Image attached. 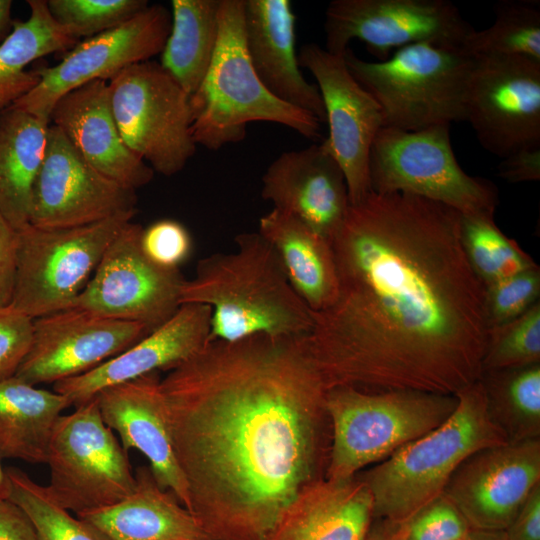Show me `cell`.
Instances as JSON below:
<instances>
[{"mask_svg": "<svg viewBox=\"0 0 540 540\" xmlns=\"http://www.w3.org/2000/svg\"><path fill=\"white\" fill-rule=\"evenodd\" d=\"M94 398L123 448L140 452L159 486L188 509L187 485L174 453L158 372L105 388Z\"/></svg>", "mask_w": 540, "mask_h": 540, "instance_id": "22", "label": "cell"}, {"mask_svg": "<svg viewBox=\"0 0 540 540\" xmlns=\"http://www.w3.org/2000/svg\"><path fill=\"white\" fill-rule=\"evenodd\" d=\"M540 483V439L478 450L454 471L443 494L472 530L505 531Z\"/></svg>", "mask_w": 540, "mask_h": 540, "instance_id": "19", "label": "cell"}, {"mask_svg": "<svg viewBox=\"0 0 540 540\" xmlns=\"http://www.w3.org/2000/svg\"><path fill=\"white\" fill-rule=\"evenodd\" d=\"M464 121L481 146L501 159L540 146V62L525 57L474 59Z\"/></svg>", "mask_w": 540, "mask_h": 540, "instance_id": "15", "label": "cell"}, {"mask_svg": "<svg viewBox=\"0 0 540 540\" xmlns=\"http://www.w3.org/2000/svg\"><path fill=\"white\" fill-rule=\"evenodd\" d=\"M211 310L201 304H182L164 324L96 368L53 384L75 407L105 388L144 375L170 371L209 342Z\"/></svg>", "mask_w": 540, "mask_h": 540, "instance_id": "21", "label": "cell"}, {"mask_svg": "<svg viewBox=\"0 0 540 540\" xmlns=\"http://www.w3.org/2000/svg\"><path fill=\"white\" fill-rule=\"evenodd\" d=\"M180 303L210 308L209 341L306 335L313 326L312 311L258 231L237 235L231 252L199 260L193 278L181 287Z\"/></svg>", "mask_w": 540, "mask_h": 540, "instance_id": "3", "label": "cell"}, {"mask_svg": "<svg viewBox=\"0 0 540 540\" xmlns=\"http://www.w3.org/2000/svg\"><path fill=\"white\" fill-rule=\"evenodd\" d=\"M470 540H507L505 531H477L473 530Z\"/></svg>", "mask_w": 540, "mask_h": 540, "instance_id": "48", "label": "cell"}, {"mask_svg": "<svg viewBox=\"0 0 540 540\" xmlns=\"http://www.w3.org/2000/svg\"><path fill=\"white\" fill-rule=\"evenodd\" d=\"M127 454L93 398L57 420L45 461L46 488L75 515L117 503L136 483Z\"/></svg>", "mask_w": 540, "mask_h": 540, "instance_id": "10", "label": "cell"}, {"mask_svg": "<svg viewBox=\"0 0 540 540\" xmlns=\"http://www.w3.org/2000/svg\"><path fill=\"white\" fill-rule=\"evenodd\" d=\"M64 395L13 376L0 382V457L45 464L59 417L71 406Z\"/></svg>", "mask_w": 540, "mask_h": 540, "instance_id": "29", "label": "cell"}, {"mask_svg": "<svg viewBox=\"0 0 540 540\" xmlns=\"http://www.w3.org/2000/svg\"><path fill=\"white\" fill-rule=\"evenodd\" d=\"M135 478L124 499L76 516L101 540H210L188 509L159 486L148 466L138 468Z\"/></svg>", "mask_w": 540, "mask_h": 540, "instance_id": "26", "label": "cell"}, {"mask_svg": "<svg viewBox=\"0 0 540 540\" xmlns=\"http://www.w3.org/2000/svg\"><path fill=\"white\" fill-rule=\"evenodd\" d=\"M375 519L367 484L318 479L284 511L267 540H365Z\"/></svg>", "mask_w": 540, "mask_h": 540, "instance_id": "25", "label": "cell"}, {"mask_svg": "<svg viewBox=\"0 0 540 540\" xmlns=\"http://www.w3.org/2000/svg\"><path fill=\"white\" fill-rule=\"evenodd\" d=\"M497 174L508 183L540 180V146L525 147L502 158Z\"/></svg>", "mask_w": 540, "mask_h": 540, "instance_id": "43", "label": "cell"}, {"mask_svg": "<svg viewBox=\"0 0 540 540\" xmlns=\"http://www.w3.org/2000/svg\"><path fill=\"white\" fill-rule=\"evenodd\" d=\"M0 540H40L28 515L6 498L0 499Z\"/></svg>", "mask_w": 540, "mask_h": 540, "instance_id": "45", "label": "cell"}, {"mask_svg": "<svg viewBox=\"0 0 540 540\" xmlns=\"http://www.w3.org/2000/svg\"><path fill=\"white\" fill-rule=\"evenodd\" d=\"M471 537V536H470ZM470 540V539H469Z\"/></svg>", "mask_w": 540, "mask_h": 540, "instance_id": "50", "label": "cell"}, {"mask_svg": "<svg viewBox=\"0 0 540 540\" xmlns=\"http://www.w3.org/2000/svg\"><path fill=\"white\" fill-rule=\"evenodd\" d=\"M49 122L9 107L0 113V213L16 229L29 223Z\"/></svg>", "mask_w": 540, "mask_h": 540, "instance_id": "28", "label": "cell"}, {"mask_svg": "<svg viewBox=\"0 0 540 540\" xmlns=\"http://www.w3.org/2000/svg\"><path fill=\"white\" fill-rule=\"evenodd\" d=\"M346 65L380 107L383 127L405 131L464 121V102L474 59L461 48L430 42L366 61L350 48Z\"/></svg>", "mask_w": 540, "mask_h": 540, "instance_id": "7", "label": "cell"}, {"mask_svg": "<svg viewBox=\"0 0 540 540\" xmlns=\"http://www.w3.org/2000/svg\"><path fill=\"white\" fill-rule=\"evenodd\" d=\"M402 526L405 540H469L473 531L443 493L402 522Z\"/></svg>", "mask_w": 540, "mask_h": 540, "instance_id": "39", "label": "cell"}, {"mask_svg": "<svg viewBox=\"0 0 540 540\" xmlns=\"http://www.w3.org/2000/svg\"><path fill=\"white\" fill-rule=\"evenodd\" d=\"M151 330L79 308L33 319L31 347L15 376L32 385L86 373L123 352Z\"/></svg>", "mask_w": 540, "mask_h": 540, "instance_id": "18", "label": "cell"}, {"mask_svg": "<svg viewBox=\"0 0 540 540\" xmlns=\"http://www.w3.org/2000/svg\"><path fill=\"white\" fill-rule=\"evenodd\" d=\"M494 21L474 29L462 44L473 59L525 57L540 62V2L501 0L494 4Z\"/></svg>", "mask_w": 540, "mask_h": 540, "instance_id": "33", "label": "cell"}, {"mask_svg": "<svg viewBox=\"0 0 540 540\" xmlns=\"http://www.w3.org/2000/svg\"><path fill=\"white\" fill-rule=\"evenodd\" d=\"M161 387L188 511L210 540H267L325 477L327 388L308 334L209 341Z\"/></svg>", "mask_w": 540, "mask_h": 540, "instance_id": "2", "label": "cell"}, {"mask_svg": "<svg viewBox=\"0 0 540 540\" xmlns=\"http://www.w3.org/2000/svg\"><path fill=\"white\" fill-rule=\"evenodd\" d=\"M27 3L29 17L13 21L11 32L0 43V113L38 84L37 72L26 70L30 63L52 53L68 51L79 42L54 20L46 0Z\"/></svg>", "mask_w": 540, "mask_h": 540, "instance_id": "30", "label": "cell"}, {"mask_svg": "<svg viewBox=\"0 0 540 540\" xmlns=\"http://www.w3.org/2000/svg\"><path fill=\"white\" fill-rule=\"evenodd\" d=\"M17 230L0 213V308L11 305L17 273Z\"/></svg>", "mask_w": 540, "mask_h": 540, "instance_id": "42", "label": "cell"}, {"mask_svg": "<svg viewBox=\"0 0 540 540\" xmlns=\"http://www.w3.org/2000/svg\"><path fill=\"white\" fill-rule=\"evenodd\" d=\"M540 363V301L519 317L488 329L482 371Z\"/></svg>", "mask_w": 540, "mask_h": 540, "instance_id": "36", "label": "cell"}, {"mask_svg": "<svg viewBox=\"0 0 540 540\" xmlns=\"http://www.w3.org/2000/svg\"><path fill=\"white\" fill-rule=\"evenodd\" d=\"M171 29V12L149 5L127 22L78 42L54 66L35 71L38 84L12 107L47 120L68 92L95 80L110 81L124 68L161 54Z\"/></svg>", "mask_w": 540, "mask_h": 540, "instance_id": "14", "label": "cell"}, {"mask_svg": "<svg viewBox=\"0 0 540 540\" xmlns=\"http://www.w3.org/2000/svg\"><path fill=\"white\" fill-rule=\"evenodd\" d=\"M142 230L132 221L122 228L70 308L139 323L151 331L175 314L185 278L179 269L158 266L145 255Z\"/></svg>", "mask_w": 540, "mask_h": 540, "instance_id": "13", "label": "cell"}, {"mask_svg": "<svg viewBox=\"0 0 540 540\" xmlns=\"http://www.w3.org/2000/svg\"><path fill=\"white\" fill-rule=\"evenodd\" d=\"M11 8V0H0V43L12 30Z\"/></svg>", "mask_w": 540, "mask_h": 540, "instance_id": "47", "label": "cell"}, {"mask_svg": "<svg viewBox=\"0 0 540 540\" xmlns=\"http://www.w3.org/2000/svg\"><path fill=\"white\" fill-rule=\"evenodd\" d=\"M54 20L74 38H90L113 29L143 10L146 0H47Z\"/></svg>", "mask_w": 540, "mask_h": 540, "instance_id": "37", "label": "cell"}, {"mask_svg": "<svg viewBox=\"0 0 540 540\" xmlns=\"http://www.w3.org/2000/svg\"><path fill=\"white\" fill-rule=\"evenodd\" d=\"M220 2H171V29L159 63L190 97L202 84L215 53Z\"/></svg>", "mask_w": 540, "mask_h": 540, "instance_id": "31", "label": "cell"}, {"mask_svg": "<svg viewBox=\"0 0 540 540\" xmlns=\"http://www.w3.org/2000/svg\"><path fill=\"white\" fill-rule=\"evenodd\" d=\"M136 191L91 166L49 123L44 158L37 175L29 223L40 228H72L137 210Z\"/></svg>", "mask_w": 540, "mask_h": 540, "instance_id": "16", "label": "cell"}, {"mask_svg": "<svg viewBox=\"0 0 540 540\" xmlns=\"http://www.w3.org/2000/svg\"><path fill=\"white\" fill-rule=\"evenodd\" d=\"M365 540H405L402 523L375 518Z\"/></svg>", "mask_w": 540, "mask_h": 540, "instance_id": "46", "label": "cell"}, {"mask_svg": "<svg viewBox=\"0 0 540 540\" xmlns=\"http://www.w3.org/2000/svg\"><path fill=\"white\" fill-rule=\"evenodd\" d=\"M298 62L317 82L329 126L324 141L344 172L350 203H356L371 192L369 155L383 127L380 107L350 73L344 55L306 43Z\"/></svg>", "mask_w": 540, "mask_h": 540, "instance_id": "17", "label": "cell"}, {"mask_svg": "<svg viewBox=\"0 0 540 540\" xmlns=\"http://www.w3.org/2000/svg\"><path fill=\"white\" fill-rule=\"evenodd\" d=\"M6 490V472L5 468L2 467L0 457V499L6 498Z\"/></svg>", "mask_w": 540, "mask_h": 540, "instance_id": "49", "label": "cell"}, {"mask_svg": "<svg viewBox=\"0 0 540 540\" xmlns=\"http://www.w3.org/2000/svg\"><path fill=\"white\" fill-rule=\"evenodd\" d=\"M49 123L91 166L118 184L136 191L152 180L153 169L127 147L119 132L108 82L95 80L63 95Z\"/></svg>", "mask_w": 540, "mask_h": 540, "instance_id": "23", "label": "cell"}, {"mask_svg": "<svg viewBox=\"0 0 540 540\" xmlns=\"http://www.w3.org/2000/svg\"><path fill=\"white\" fill-rule=\"evenodd\" d=\"M475 28L448 0H333L325 11V49L343 55L360 40L383 61L392 49L430 42L461 48Z\"/></svg>", "mask_w": 540, "mask_h": 540, "instance_id": "12", "label": "cell"}, {"mask_svg": "<svg viewBox=\"0 0 540 540\" xmlns=\"http://www.w3.org/2000/svg\"><path fill=\"white\" fill-rule=\"evenodd\" d=\"M195 143L209 150L242 141L247 125L265 121L317 139L321 122L269 92L249 59L244 33V0H221L219 36L209 70L190 97Z\"/></svg>", "mask_w": 540, "mask_h": 540, "instance_id": "5", "label": "cell"}, {"mask_svg": "<svg viewBox=\"0 0 540 540\" xmlns=\"http://www.w3.org/2000/svg\"><path fill=\"white\" fill-rule=\"evenodd\" d=\"M460 232L468 262L484 288L538 266L498 228L494 215L460 214Z\"/></svg>", "mask_w": 540, "mask_h": 540, "instance_id": "34", "label": "cell"}, {"mask_svg": "<svg viewBox=\"0 0 540 540\" xmlns=\"http://www.w3.org/2000/svg\"><path fill=\"white\" fill-rule=\"evenodd\" d=\"M32 337V318L11 305L0 308V382L16 375Z\"/></svg>", "mask_w": 540, "mask_h": 540, "instance_id": "41", "label": "cell"}, {"mask_svg": "<svg viewBox=\"0 0 540 540\" xmlns=\"http://www.w3.org/2000/svg\"><path fill=\"white\" fill-rule=\"evenodd\" d=\"M369 179L372 192L408 193L460 214L494 215L499 203L493 183L460 167L449 124L417 131L382 127L371 146Z\"/></svg>", "mask_w": 540, "mask_h": 540, "instance_id": "8", "label": "cell"}, {"mask_svg": "<svg viewBox=\"0 0 540 540\" xmlns=\"http://www.w3.org/2000/svg\"><path fill=\"white\" fill-rule=\"evenodd\" d=\"M456 395L416 390L328 388L325 408L331 441L325 478L346 480L443 424Z\"/></svg>", "mask_w": 540, "mask_h": 540, "instance_id": "6", "label": "cell"}, {"mask_svg": "<svg viewBox=\"0 0 540 540\" xmlns=\"http://www.w3.org/2000/svg\"><path fill=\"white\" fill-rule=\"evenodd\" d=\"M113 115L127 147L154 172L179 173L196 152L190 96L159 62L130 65L108 81Z\"/></svg>", "mask_w": 540, "mask_h": 540, "instance_id": "11", "label": "cell"}, {"mask_svg": "<svg viewBox=\"0 0 540 540\" xmlns=\"http://www.w3.org/2000/svg\"><path fill=\"white\" fill-rule=\"evenodd\" d=\"M141 247L145 255L158 266L179 269L191 254L192 238L180 222L161 219L143 228Z\"/></svg>", "mask_w": 540, "mask_h": 540, "instance_id": "40", "label": "cell"}, {"mask_svg": "<svg viewBox=\"0 0 540 540\" xmlns=\"http://www.w3.org/2000/svg\"><path fill=\"white\" fill-rule=\"evenodd\" d=\"M295 23L289 0H244L246 48L257 76L275 97L324 123L319 89L300 70Z\"/></svg>", "mask_w": 540, "mask_h": 540, "instance_id": "24", "label": "cell"}, {"mask_svg": "<svg viewBox=\"0 0 540 540\" xmlns=\"http://www.w3.org/2000/svg\"><path fill=\"white\" fill-rule=\"evenodd\" d=\"M138 210L90 225L17 230V273L11 306L32 319L71 307L109 244Z\"/></svg>", "mask_w": 540, "mask_h": 540, "instance_id": "9", "label": "cell"}, {"mask_svg": "<svg viewBox=\"0 0 540 540\" xmlns=\"http://www.w3.org/2000/svg\"><path fill=\"white\" fill-rule=\"evenodd\" d=\"M261 196L330 242L350 206L344 172L325 141L280 154L262 177Z\"/></svg>", "mask_w": 540, "mask_h": 540, "instance_id": "20", "label": "cell"}, {"mask_svg": "<svg viewBox=\"0 0 540 540\" xmlns=\"http://www.w3.org/2000/svg\"><path fill=\"white\" fill-rule=\"evenodd\" d=\"M507 540H540V483L505 530Z\"/></svg>", "mask_w": 540, "mask_h": 540, "instance_id": "44", "label": "cell"}, {"mask_svg": "<svg viewBox=\"0 0 540 540\" xmlns=\"http://www.w3.org/2000/svg\"><path fill=\"white\" fill-rule=\"evenodd\" d=\"M338 295L312 312L308 341L326 388L445 395L482 373L485 288L460 213L408 193L350 203L331 240Z\"/></svg>", "mask_w": 540, "mask_h": 540, "instance_id": "1", "label": "cell"}, {"mask_svg": "<svg viewBox=\"0 0 540 540\" xmlns=\"http://www.w3.org/2000/svg\"><path fill=\"white\" fill-rule=\"evenodd\" d=\"M5 472L6 499L28 515L40 540H101L89 525L61 507L46 486L17 467H7Z\"/></svg>", "mask_w": 540, "mask_h": 540, "instance_id": "35", "label": "cell"}, {"mask_svg": "<svg viewBox=\"0 0 540 540\" xmlns=\"http://www.w3.org/2000/svg\"><path fill=\"white\" fill-rule=\"evenodd\" d=\"M258 233L273 247L292 288L312 312L334 303L338 277L329 240L275 209L259 219Z\"/></svg>", "mask_w": 540, "mask_h": 540, "instance_id": "27", "label": "cell"}, {"mask_svg": "<svg viewBox=\"0 0 540 540\" xmlns=\"http://www.w3.org/2000/svg\"><path fill=\"white\" fill-rule=\"evenodd\" d=\"M486 408L508 442L540 439V363L482 371Z\"/></svg>", "mask_w": 540, "mask_h": 540, "instance_id": "32", "label": "cell"}, {"mask_svg": "<svg viewBox=\"0 0 540 540\" xmlns=\"http://www.w3.org/2000/svg\"><path fill=\"white\" fill-rule=\"evenodd\" d=\"M456 396L457 407L443 424L357 475L371 492L375 518L405 522L443 493L468 456L508 442L487 411L479 379Z\"/></svg>", "mask_w": 540, "mask_h": 540, "instance_id": "4", "label": "cell"}, {"mask_svg": "<svg viewBox=\"0 0 540 540\" xmlns=\"http://www.w3.org/2000/svg\"><path fill=\"white\" fill-rule=\"evenodd\" d=\"M539 296V266L485 287L484 311L488 329L519 317L539 302Z\"/></svg>", "mask_w": 540, "mask_h": 540, "instance_id": "38", "label": "cell"}]
</instances>
